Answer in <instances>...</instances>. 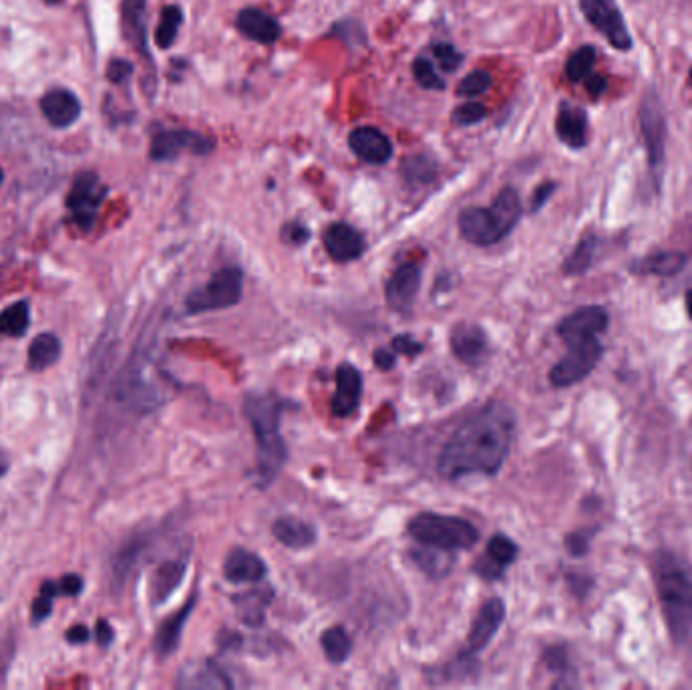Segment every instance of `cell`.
Masks as SVG:
<instances>
[{
  "label": "cell",
  "instance_id": "obj_15",
  "mask_svg": "<svg viewBox=\"0 0 692 690\" xmlns=\"http://www.w3.org/2000/svg\"><path fill=\"white\" fill-rule=\"evenodd\" d=\"M363 397V375L351 363H342L336 369V391L330 411L336 417H346L357 411Z\"/></svg>",
  "mask_w": 692,
  "mask_h": 690
},
{
  "label": "cell",
  "instance_id": "obj_51",
  "mask_svg": "<svg viewBox=\"0 0 692 690\" xmlns=\"http://www.w3.org/2000/svg\"><path fill=\"white\" fill-rule=\"evenodd\" d=\"M96 640H98L100 646H104V648H108V646L112 644L114 632H112V628L108 626L106 620H100V624H98V628H96Z\"/></svg>",
  "mask_w": 692,
  "mask_h": 690
},
{
  "label": "cell",
  "instance_id": "obj_24",
  "mask_svg": "<svg viewBox=\"0 0 692 690\" xmlns=\"http://www.w3.org/2000/svg\"><path fill=\"white\" fill-rule=\"evenodd\" d=\"M274 599L272 587H257L251 591H243L233 597V606L243 624L251 628H259L266 622V610Z\"/></svg>",
  "mask_w": 692,
  "mask_h": 690
},
{
  "label": "cell",
  "instance_id": "obj_17",
  "mask_svg": "<svg viewBox=\"0 0 692 690\" xmlns=\"http://www.w3.org/2000/svg\"><path fill=\"white\" fill-rule=\"evenodd\" d=\"M504 618H506L504 601L500 597L488 599L472 622V628L468 634V650L472 654L484 650L492 642L496 632L500 630Z\"/></svg>",
  "mask_w": 692,
  "mask_h": 690
},
{
  "label": "cell",
  "instance_id": "obj_31",
  "mask_svg": "<svg viewBox=\"0 0 692 690\" xmlns=\"http://www.w3.org/2000/svg\"><path fill=\"white\" fill-rule=\"evenodd\" d=\"M686 264V257L678 251H662L654 253L650 257H644L636 266L634 272L638 274H656V276H672L680 272Z\"/></svg>",
  "mask_w": 692,
  "mask_h": 690
},
{
  "label": "cell",
  "instance_id": "obj_36",
  "mask_svg": "<svg viewBox=\"0 0 692 690\" xmlns=\"http://www.w3.org/2000/svg\"><path fill=\"white\" fill-rule=\"evenodd\" d=\"M181 25H183V11L179 7H166L160 15V23L156 29V45L160 49H168L172 43H175Z\"/></svg>",
  "mask_w": 692,
  "mask_h": 690
},
{
  "label": "cell",
  "instance_id": "obj_4",
  "mask_svg": "<svg viewBox=\"0 0 692 690\" xmlns=\"http://www.w3.org/2000/svg\"><path fill=\"white\" fill-rule=\"evenodd\" d=\"M523 205L514 189H502L486 209L468 207L458 217L460 235L478 247H488L504 239L521 219Z\"/></svg>",
  "mask_w": 692,
  "mask_h": 690
},
{
  "label": "cell",
  "instance_id": "obj_12",
  "mask_svg": "<svg viewBox=\"0 0 692 690\" xmlns=\"http://www.w3.org/2000/svg\"><path fill=\"white\" fill-rule=\"evenodd\" d=\"M608 324H610L608 310L601 306H583L571 312L569 316H565L561 324L557 326V332L569 344L577 340L599 338V334L608 330Z\"/></svg>",
  "mask_w": 692,
  "mask_h": 690
},
{
  "label": "cell",
  "instance_id": "obj_2",
  "mask_svg": "<svg viewBox=\"0 0 692 690\" xmlns=\"http://www.w3.org/2000/svg\"><path fill=\"white\" fill-rule=\"evenodd\" d=\"M243 411L257 446L259 486L266 488L278 478L288 460V448L280 431L284 399L272 393H251L243 401Z\"/></svg>",
  "mask_w": 692,
  "mask_h": 690
},
{
  "label": "cell",
  "instance_id": "obj_54",
  "mask_svg": "<svg viewBox=\"0 0 692 690\" xmlns=\"http://www.w3.org/2000/svg\"><path fill=\"white\" fill-rule=\"evenodd\" d=\"M688 81H690V85H692V69H690V75H688Z\"/></svg>",
  "mask_w": 692,
  "mask_h": 690
},
{
  "label": "cell",
  "instance_id": "obj_41",
  "mask_svg": "<svg viewBox=\"0 0 692 690\" xmlns=\"http://www.w3.org/2000/svg\"><path fill=\"white\" fill-rule=\"evenodd\" d=\"M492 83V77L488 71H472L470 75H466L460 85H458V96L462 98H476L480 94H484Z\"/></svg>",
  "mask_w": 692,
  "mask_h": 690
},
{
  "label": "cell",
  "instance_id": "obj_9",
  "mask_svg": "<svg viewBox=\"0 0 692 690\" xmlns=\"http://www.w3.org/2000/svg\"><path fill=\"white\" fill-rule=\"evenodd\" d=\"M585 19L620 51L632 49V37L616 0H579Z\"/></svg>",
  "mask_w": 692,
  "mask_h": 690
},
{
  "label": "cell",
  "instance_id": "obj_53",
  "mask_svg": "<svg viewBox=\"0 0 692 690\" xmlns=\"http://www.w3.org/2000/svg\"><path fill=\"white\" fill-rule=\"evenodd\" d=\"M686 312L692 318V288L686 292Z\"/></svg>",
  "mask_w": 692,
  "mask_h": 690
},
{
  "label": "cell",
  "instance_id": "obj_43",
  "mask_svg": "<svg viewBox=\"0 0 692 690\" xmlns=\"http://www.w3.org/2000/svg\"><path fill=\"white\" fill-rule=\"evenodd\" d=\"M434 55H436V59H438V63H440V67L444 69V71H456L460 65H462V61H464V55L460 53V51H456L452 45H436L434 47Z\"/></svg>",
  "mask_w": 692,
  "mask_h": 690
},
{
  "label": "cell",
  "instance_id": "obj_48",
  "mask_svg": "<svg viewBox=\"0 0 692 690\" xmlns=\"http://www.w3.org/2000/svg\"><path fill=\"white\" fill-rule=\"evenodd\" d=\"M555 189H557L555 183H545V185H541V187L535 191V197H533V211H539V209L549 201V197L555 193Z\"/></svg>",
  "mask_w": 692,
  "mask_h": 690
},
{
  "label": "cell",
  "instance_id": "obj_47",
  "mask_svg": "<svg viewBox=\"0 0 692 690\" xmlns=\"http://www.w3.org/2000/svg\"><path fill=\"white\" fill-rule=\"evenodd\" d=\"M59 589H61V595H79L83 589V579L75 573H69L59 581Z\"/></svg>",
  "mask_w": 692,
  "mask_h": 690
},
{
  "label": "cell",
  "instance_id": "obj_46",
  "mask_svg": "<svg viewBox=\"0 0 692 690\" xmlns=\"http://www.w3.org/2000/svg\"><path fill=\"white\" fill-rule=\"evenodd\" d=\"M132 75V65L124 59H114L108 67V77L114 81V83H122L126 81L128 77Z\"/></svg>",
  "mask_w": 692,
  "mask_h": 690
},
{
  "label": "cell",
  "instance_id": "obj_13",
  "mask_svg": "<svg viewBox=\"0 0 692 690\" xmlns=\"http://www.w3.org/2000/svg\"><path fill=\"white\" fill-rule=\"evenodd\" d=\"M421 288V270L415 264L399 266L385 286V298L393 312L409 314Z\"/></svg>",
  "mask_w": 692,
  "mask_h": 690
},
{
  "label": "cell",
  "instance_id": "obj_50",
  "mask_svg": "<svg viewBox=\"0 0 692 690\" xmlns=\"http://www.w3.org/2000/svg\"><path fill=\"white\" fill-rule=\"evenodd\" d=\"M65 638H67L69 644H85V642H88V638H90V630L85 628V626H81V624H77V626H73L65 634Z\"/></svg>",
  "mask_w": 692,
  "mask_h": 690
},
{
  "label": "cell",
  "instance_id": "obj_42",
  "mask_svg": "<svg viewBox=\"0 0 692 690\" xmlns=\"http://www.w3.org/2000/svg\"><path fill=\"white\" fill-rule=\"evenodd\" d=\"M486 116V110L482 104L478 102H468V104H462L460 108L454 110L452 114V122L456 126H472V124H478L482 122Z\"/></svg>",
  "mask_w": 692,
  "mask_h": 690
},
{
  "label": "cell",
  "instance_id": "obj_38",
  "mask_svg": "<svg viewBox=\"0 0 692 690\" xmlns=\"http://www.w3.org/2000/svg\"><path fill=\"white\" fill-rule=\"evenodd\" d=\"M595 57H597L595 49L589 47V45H585V47L577 49L575 53H571L569 59H567V67H565L569 81L577 83V81L589 79L591 69L595 65Z\"/></svg>",
  "mask_w": 692,
  "mask_h": 690
},
{
  "label": "cell",
  "instance_id": "obj_1",
  "mask_svg": "<svg viewBox=\"0 0 692 690\" xmlns=\"http://www.w3.org/2000/svg\"><path fill=\"white\" fill-rule=\"evenodd\" d=\"M516 419L508 405L490 401L468 415L438 458V472L448 480L464 476H496L504 466L514 440Z\"/></svg>",
  "mask_w": 692,
  "mask_h": 690
},
{
  "label": "cell",
  "instance_id": "obj_11",
  "mask_svg": "<svg viewBox=\"0 0 692 690\" xmlns=\"http://www.w3.org/2000/svg\"><path fill=\"white\" fill-rule=\"evenodd\" d=\"M640 130L648 150V160L652 168H658L664 160V142H666V120L660 98L656 92L644 94L640 106Z\"/></svg>",
  "mask_w": 692,
  "mask_h": 690
},
{
  "label": "cell",
  "instance_id": "obj_56",
  "mask_svg": "<svg viewBox=\"0 0 692 690\" xmlns=\"http://www.w3.org/2000/svg\"><path fill=\"white\" fill-rule=\"evenodd\" d=\"M47 3H59V0H47Z\"/></svg>",
  "mask_w": 692,
  "mask_h": 690
},
{
  "label": "cell",
  "instance_id": "obj_16",
  "mask_svg": "<svg viewBox=\"0 0 692 690\" xmlns=\"http://www.w3.org/2000/svg\"><path fill=\"white\" fill-rule=\"evenodd\" d=\"M324 247L338 264L355 262L365 251V237L349 223H332L324 231Z\"/></svg>",
  "mask_w": 692,
  "mask_h": 690
},
{
  "label": "cell",
  "instance_id": "obj_22",
  "mask_svg": "<svg viewBox=\"0 0 692 690\" xmlns=\"http://www.w3.org/2000/svg\"><path fill=\"white\" fill-rule=\"evenodd\" d=\"M223 575L229 583L262 581L268 575V565L259 555L237 547L227 555L223 565Z\"/></svg>",
  "mask_w": 692,
  "mask_h": 690
},
{
  "label": "cell",
  "instance_id": "obj_25",
  "mask_svg": "<svg viewBox=\"0 0 692 690\" xmlns=\"http://www.w3.org/2000/svg\"><path fill=\"white\" fill-rule=\"evenodd\" d=\"M177 686H183V688H231L233 682L213 660H201V662H191L181 670Z\"/></svg>",
  "mask_w": 692,
  "mask_h": 690
},
{
  "label": "cell",
  "instance_id": "obj_30",
  "mask_svg": "<svg viewBox=\"0 0 692 690\" xmlns=\"http://www.w3.org/2000/svg\"><path fill=\"white\" fill-rule=\"evenodd\" d=\"M61 357V340L51 334L43 332L39 334L29 347V369L33 371H43L57 363Z\"/></svg>",
  "mask_w": 692,
  "mask_h": 690
},
{
  "label": "cell",
  "instance_id": "obj_18",
  "mask_svg": "<svg viewBox=\"0 0 692 690\" xmlns=\"http://www.w3.org/2000/svg\"><path fill=\"white\" fill-rule=\"evenodd\" d=\"M518 557V547L512 539L504 537V535H494L488 541L486 553L480 557V561L474 565V571L482 577V579H500L504 569L508 565L514 563V559Z\"/></svg>",
  "mask_w": 692,
  "mask_h": 690
},
{
  "label": "cell",
  "instance_id": "obj_21",
  "mask_svg": "<svg viewBox=\"0 0 692 690\" xmlns=\"http://www.w3.org/2000/svg\"><path fill=\"white\" fill-rule=\"evenodd\" d=\"M197 606V595H191L189 601L185 603V606L177 612V614H172L168 616L162 626L158 628L156 636H154V650L160 658H166L170 656L172 652H175L181 644V638H183V630H185V624L189 622L193 610Z\"/></svg>",
  "mask_w": 692,
  "mask_h": 690
},
{
  "label": "cell",
  "instance_id": "obj_29",
  "mask_svg": "<svg viewBox=\"0 0 692 690\" xmlns=\"http://www.w3.org/2000/svg\"><path fill=\"white\" fill-rule=\"evenodd\" d=\"M272 533L276 537V541H280L284 547L288 549H310L316 539H318V533L312 525L300 521V519H294V516H282V519H278L272 527Z\"/></svg>",
  "mask_w": 692,
  "mask_h": 690
},
{
  "label": "cell",
  "instance_id": "obj_6",
  "mask_svg": "<svg viewBox=\"0 0 692 690\" xmlns=\"http://www.w3.org/2000/svg\"><path fill=\"white\" fill-rule=\"evenodd\" d=\"M243 294V272L239 268H223L203 286L193 290L185 304L189 314H205L235 306Z\"/></svg>",
  "mask_w": 692,
  "mask_h": 690
},
{
  "label": "cell",
  "instance_id": "obj_52",
  "mask_svg": "<svg viewBox=\"0 0 692 690\" xmlns=\"http://www.w3.org/2000/svg\"><path fill=\"white\" fill-rule=\"evenodd\" d=\"M7 470H9V456L5 454L3 448H0V476H3Z\"/></svg>",
  "mask_w": 692,
  "mask_h": 690
},
{
  "label": "cell",
  "instance_id": "obj_27",
  "mask_svg": "<svg viewBox=\"0 0 692 690\" xmlns=\"http://www.w3.org/2000/svg\"><path fill=\"white\" fill-rule=\"evenodd\" d=\"M557 136L563 144L569 148H583L587 144V116L581 108L571 106V104H561L559 114H557Z\"/></svg>",
  "mask_w": 692,
  "mask_h": 690
},
{
  "label": "cell",
  "instance_id": "obj_8",
  "mask_svg": "<svg viewBox=\"0 0 692 690\" xmlns=\"http://www.w3.org/2000/svg\"><path fill=\"white\" fill-rule=\"evenodd\" d=\"M106 193V187L94 172H83L75 179L67 197V209L79 229L90 231L94 227Z\"/></svg>",
  "mask_w": 692,
  "mask_h": 690
},
{
  "label": "cell",
  "instance_id": "obj_10",
  "mask_svg": "<svg viewBox=\"0 0 692 690\" xmlns=\"http://www.w3.org/2000/svg\"><path fill=\"white\" fill-rule=\"evenodd\" d=\"M215 148V140L197 134L193 130H162L152 138L150 158L164 162L175 160L183 152L191 154H209Z\"/></svg>",
  "mask_w": 692,
  "mask_h": 690
},
{
  "label": "cell",
  "instance_id": "obj_35",
  "mask_svg": "<svg viewBox=\"0 0 692 690\" xmlns=\"http://www.w3.org/2000/svg\"><path fill=\"white\" fill-rule=\"evenodd\" d=\"M29 324L31 312L27 302H15L0 312V334L3 336H23L29 330Z\"/></svg>",
  "mask_w": 692,
  "mask_h": 690
},
{
  "label": "cell",
  "instance_id": "obj_44",
  "mask_svg": "<svg viewBox=\"0 0 692 690\" xmlns=\"http://www.w3.org/2000/svg\"><path fill=\"white\" fill-rule=\"evenodd\" d=\"M391 349L399 355H419L423 351V344H419L417 340H413L411 336H397L393 342H391Z\"/></svg>",
  "mask_w": 692,
  "mask_h": 690
},
{
  "label": "cell",
  "instance_id": "obj_45",
  "mask_svg": "<svg viewBox=\"0 0 692 690\" xmlns=\"http://www.w3.org/2000/svg\"><path fill=\"white\" fill-rule=\"evenodd\" d=\"M308 237H310L308 229L304 225H300V223H288L282 229V239L292 243V245H302V243L308 241Z\"/></svg>",
  "mask_w": 692,
  "mask_h": 690
},
{
  "label": "cell",
  "instance_id": "obj_39",
  "mask_svg": "<svg viewBox=\"0 0 692 690\" xmlns=\"http://www.w3.org/2000/svg\"><path fill=\"white\" fill-rule=\"evenodd\" d=\"M413 77L425 90H436V92L446 90V81L440 77L436 67L423 57L413 61Z\"/></svg>",
  "mask_w": 692,
  "mask_h": 690
},
{
  "label": "cell",
  "instance_id": "obj_23",
  "mask_svg": "<svg viewBox=\"0 0 692 690\" xmlns=\"http://www.w3.org/2000/svg\"><path fill=\"white\" fill-rule=\"evenodd\" d=\"M237 29L249 41L272 45L282 37L280 23L259 9H243L237 15Z\"/></svg>",
  "mask_w": 692,
  "mask_h": 690
},
{
  "label": "cell",
  "instance_id": "obj_55",
  "mask_svg": "<svg viewBox=\"0 0 692 690\" xmlns=\"http://www.w3.org/2000/svg\"><path fill=\"white\" fill-rule=\"evenodd\" d=\"M0 183H3V170H0Z\"/></svg>",
  "mask_w": 692,
  "mask_h": 690
},
{
  "label": "cell",
  "instance_id": "obj_14",
  "mask_svg": "<svg viewBox=\"0 0 692 690\" xmlns=\"http://www.w3.org/2000/svg\"><path fill=\"white\" fill-rule=\"evenodd\" d=\"M450 347L464 365H482L490 355V342L482 326L472 322H462L454 326L450 336Z\"/></svg>",
  "mask_w": 692,
  "mask_h": 690
},
{
  "label": "cell",
  "instance_id": "obj_34",
  "mask_svg": "<svg viewBox=\"0 0 692 690\" xmlns=\"http://www.w3.org/2000/svg\"><path fill=\"white\" fill-rule=\"evenodd\" d=\"M436 172L438 166L434 164V160L423 154L407 156L401 164V175L409 185H427L436 179Z\"/></svg>",
  "mask_w": 692,
  "mask_h": 690
},
{
  "label": "cell",
  "instance_id": "obj_32",
  "mask_svg": "<svg viewBox=\"0 0 692 690\" xmlns=\"http://www.w3.org/2000/svg\"><path fill=\"white\" fill-rule=\"evenodd\" d=\"M413 559L431 577H444L454 567L452 551L427 547V545H423V549L413 551Z\"/></svg>",
  "mask_w": 692,
  "mask_h": 690
},
{
  "label": "cell",
  "instance_id": "obj_7",
  "mask_svg": "<svg viewBox=\"0 0 692 690\" xmlns=\"http://www.w3.org/2000/svg\"><path fill=\"white\" fill-rule=\"evenodd\" d=\"M603 347L599 338L569 342V353L551 369L549 379L553 387H571L583 381L601 361Z\"/></svg>",
  "mask_w": 692,
  "mask_h": 690
},
{
  "label": "cell",
  "instance_id": "obj_33",
  "mask_svg": "<svg viewBox=\"0 0 692 690\" xmlns=\"http://www.w3.org/2000/svg\"><path fill=\"white\" fill-rule=\"evenodd\" d=\"M320 646H322L324 656L328 658L330 664H344L346 660H349L351 650H353L351 636L342 626H334V628L326 630L320 638Z\"/></svg>",
  "mask_w": 692,
  "mask_h": 690
},
{
  "label": "cell",
  "instance_id": "obj_19",
  "mask_svg": "<svg viewBox=\"0 0 692 690\" xmlns=\"http://www.w3.org/2000/svg\"><path fill=\"white\" fill-rule=\"evenodd\" d=\"M351 150L369 164H385L393 156L391 140L377 128H357L349 136Z\"/></svg>",
  "mask_w": 692,
  "mask_h": 690
},
{
  "label": "cell",
  "instance_id": "obj_3",
  "mask_svg": "<svg viewBox=\"0 0 692 690\" xmlns=\"http://www.w3.org/2000/svg\"><path fill=\"white\" fill-rule=\"evenodd\" d=\"M654 581L674 640H688L692 636V569L674 553L662 551L654 559Z\"/></svg>",
  "mask_w": 692,
  "mask_h": 690
},
{
  "label": "cell",
  "instance_id": "obj_49",
  "mask_svg": "<svg viewBox=\"0 0 692 690\" xmlns=\"http://www.w3.org/2000/svg\"><path fill=\"white\" fill-rule=\"evenodd\" d=\"M397 361V353L393 349H379L375 353V365L383 371H389Z\"/></svg>",
  "mask_w": 692,
  "mask_h": 690
},
{
  "label": "cell",
  "instance_id": "obj_37",
  "mask_svg": "<svg viewBox=\"0 0 692 690\" xmlns=\"http://www.w3.org/2000/svg\"><path fill=\"white\" fill-rule=\"evenodd\" d=\"M595 247H597V239L595 237H585L579 241V245L573 249V253L567 257V262L563 266L567 276H575V274H583L595 257Z\"/></svg>",
  "mask_w": 692,
  "mask_h": 690
},
{
  "label": "cell",
  "instance_id": "obj_5",
  "mask_svg": "<svg viewBox=\"0 0 692 690\" xmlns=\"http://www.w3.org/2000/svg\"><path fill=\"white\" fill-rule=\"evenodd\" d=\"M411 539L419 545L436 547L444 551H468L472 549L480 533L478 529L460 516H444L436 512H421L411 519L407 527Z\"/></svg>",
  "mask_w": 692,
  "mask_h": 690
},
{
  "label": "cell",
  "instance_id": "obj_40",
  "mask_svg": "<svg viewBox=\"0 0 692 690\" xmlns=\"http://www.w3.org/2000/svg\"><path fill=\"white\" fill-rule=\"evenodd\" d=\"M61 595V589H59V583H53V581H45L41 585V591H39V597L33 601V620L35 622H41L45 618H49L51 614V608H53V599Z\"/></svg>",
  "mask_w": 692,
  "mask_h": 690
},
{
  "label": "cell",
  "instance_id": "obj_26",
  "mask_svg": "<svg viewBox=\"0 0 692 690\" xmlns=\"http://www.w3.org/2000/svg\"><path fill=\"white\" fill-rule=\"evenodd\" d=\"M122 27L126 41L150 61L146 41V0H124L122 3Z\"/></svg>",
  "mask_w": 692,
  "mask_h": 690
},
{
  "label": "cell",
  "instance_id": "obj_20",
  "mask_svg": "<svg viewBox=\"0 0 692 690\" xmlns=\"http://www.w3.org/2000/svg\"><path fill=\"white\" fill-rule=\"evenodd\" d=\"M41 112L51 126L67 128L79 120L81 104L73 92L63 90V88H55L43 96Z\"/></svg>",
  "mask_w": 692,
  "mask_h": 690
},
{
  "label": "cell",
  "instance_id": "obj_28",
  "mask_svg": "<svg viewBox=\"0 0 692 690\" xmlns=\"http://www.w3.org/2000/svg\"><path fill=\"white\" fill-rule=\"evenodd\" d=\"M187 571V561L185 559H172V561H164L154 577H152V585H150V595H152V603L154 606H160L164 603L172 593H175L185 577Z\"/></svg>",
  "mask_w": 692,
  "mask_h": 690
}]
</instances>
